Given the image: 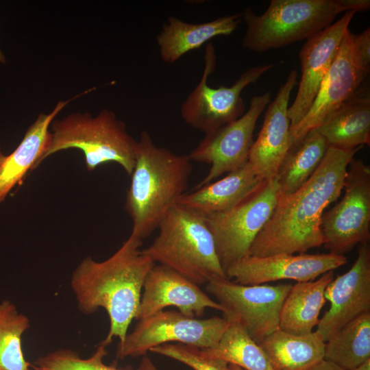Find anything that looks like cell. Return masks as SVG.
I'll return each mask as SVG.
<instances>
[{
	"label": "cell",
	"instance_id": "cell-1",
	"mask_svg": "<svg viewBox=\"0 0 370 370\" xmlns=\"http://www.w3.org/2000/svg\"><path fill=\"white\" fill-rule=\"evenodd\" d=\"M362 147H329L317 170L300 188L280 194L270 219L251 245L250 255L302 254L323 245V212L341 195L348 165Z\"/></svg>",
	"mask_w": 370,
	"mask_h": 370
},
{
	"label": "cell",
	"instance_id": "cell-2",
	"mask_svg": "<svg viewBox=\"0 0 370 370\" xmlns=\"http://www.w3.org/2000/svg\"><path fill=\"white\" fill-rule=\"evenodd\" d=\"M143 241L130 235L108 259L98 262L86 257L71 280L77 306L84 314L100 308L108 314L110 330L101 342L108 345L114 338L122 343L135 318L145 278L155 263L140 250Z\"/></svg>",
	"mask_w": 370,
	"mask_h": 370
},
{
	"label": "cell",
	"instance_id": "cell-3",
	"mask_svg": "<svg viewBox=\"0 0 370 370\" xmlns=\"http://www.w3.org/2000/svg\"><path fill=\"white\" fill-rule=\"evenodd\" d=\"M191 170L188 156L158 147L147 132H141L126 195L130 235L143 241L158 228L185 193Z\"/></svg>",
	"mask_w": 370,
	"mask_h": 370
},
{
	"label": "cell",
	"instance_id": "cell-4",
	"mask_svg": "<svg viewBox=\"0 0 370 370\" xmlns=\"http://www.w3.org/2000/svg\"><path fill=\"white\" fill-rule=\"evenodd\" d=\"M159 234L141 252L201 285L227 278L203 216L175 206L159 224Z\"/></svg>",
	"mask_w": 370,
	"mask_h": 370
},
{
	"label": "cell",
	"instance_id": "cell-5",
	"mask_svg": "<svg viewBox=\"0 0 370 370\" xmlns=\"http://www.w3.org/2000/svg\"><path fill=\"white\" fill-rule=\"evenodd\" d=\"M50 127V144L42 161L62 150L78 149L84 156L88 171L114 162L131 175L137 140L113 111L103 109L96 116L88 112H73L62 119L53 121Z\"/></svg>",
	"mask_w": 370,
	"mask_h": 370
},
{
	"label": "cell",
	"instance_id": "cell-6",
	"mask_svg": "<svg viewBox=\"0 0 370 370\" xmlns=\"http://www.w3.org/2000/svg\"><path fill=\"white\" fill-rule=\"evenodd\" d=\"M341 12L340 0H271L260 15L246 8L241 13L246 25L243 46L261 53L308 40Z\"/></svg>",
	"mask_w": 370,
	"mask_h": 370
},
{
	"label": "cell",
	"instance_id": "cell-7",
	"mask_svg": "<svg viewBox=\"0 0 370 370\" xmlns=\"http://www.w3.org/2000/svg\"><path fill=\"white\" fill-rule=\"evenodd\" d=\"M279 195L275 177L263 182L232 208L204 216L225 272L234 262L250 256L251 245L270 219Z\"/></svg>",
	"mask_w": 370,
	"mask_h": 370
},
{
	"label": "cell",
	"instance_id": "cell-8",
	"mask_svg": "<svg viewBox=\"0 0 370 370\" xmlns=\"http://www.w3.org/2000/svg\"><path fill=\"white\" fill-rule=\"evenodd\" d=\"M202 76L191 92L183 101L180 114L182 119L193 128L205 134L227 125L245 113L241 92L247 86L255 83L273 67V64L256 66L243 72L230 86L212 88L209 76L216 65V53L212 42L205 48Z\"/></svg>",
	"mask_w": 370,
	"mask_h": 370
},
{
	"label": "cell",
	"instance_id": "cell-9",
	"mask_svg": "<svg viewBox=\"0 0 370 370\" xmlns=\"http://www.w3.org/2000/svg\"><path fill=\"white\" fill-rule=\"evenodd\" d=\"M292 284L242 285L228 278L210 281L207 292L223 308V318L240 325L258 344L280 329V313Z\"/></svg>",
	"mask_w": 370,
	"mask_h": 370
},
{
	"label": "cell",
	"instance_id": "cell-10",
	"mask_svg": "<svg viewBox=\"0 0 370 370\" xmlns=\"http://www.w3.org/2000/svg\"><path fill=\"white\" fill-rule=\"evenodd\" d=\"M343 190L341 199L323 213L321 230L329 253L345 256L370 238V166L353 158Z\"/></svg>",
	"mask_w": 370,
	"mask_h": 370
},
{
	"label": "cell",
	"instance_id": "cell-11",
	"mask_svg": "<svg viewBox=\"0 0 370 370\" xmlns=\"http://www.w3.org/2000/svg\"><path fill=\"white\" fill-rule=\"evenodd\" d=\"M229 325L223 317L197 319L180 312L162 310L138 320L125 340L119 344L118 356L138 357L158 345L177 342L207 349L216 346Z\"/></svg>",
	"mask_w": 370,
	"mask_h": 370
},
{
	"label": "cell",
	"instance_id": "cell-12",
	"mask_svg": "<svg viewBox=\"0 0 370 370\" xmlns=\"http://www.w3.org/2000/svg\"><path fill=\"white\" fill-rule=\"evenodd\" d=\"M270 102L269 92L254 96L247 111L241 117L205 134L188 155L191 161L210 165L206 176L195 188L215 181L223 174L247 162L256 122Z\"/></svg>",
	"mask_w": 370,
	"mask_h": 370
},
{
	"label": "cell",
	"instance_id": "cell-13",
	"mask_svg": "<svg viewBox=\"0 0 370 370\" xmlns=\"http://www.w3.org/2000/svg\"><path fill=\"white\" fill-rule=\"evenodd\" d=\"M347 258L331 253L268 256H249L234 262L225 271L229 280L242 285H258L282 280L297 282L314 280L323 274L345 264Z\"/></svg>",
	"mask_w": 370,
	"mask_h": 370
},
{
	"label": "cell",
	"instance_id": "cell-14",
	"mask_svg": "<svg viewBox=\"0 0 370 370\" xmlns=\"http://www.w3.org/2000/svg\"><path fill=\"white\" fill-rule=\"evenodd\" d=\"M368 75L356 59L352 32L348 29L310 108L297 125L291 127V146L300 142L309 131L317 127L328 114L348 99Z\"/></svg>",
	"mask_w": 370,
	"mask_h": 370
},
{
	"label": "cell",
	"instance_id": "cell-15",
	"mask_svg": "<svg viewBox=\"0 0 370 370\" xmlns=\"http://www.w3.org/2000/svg\"><path fill=\"white\" fill-rule=\"evenodd\" d=\"M325 298L330 307L319 319L314 332L325 343L341 328L370 311V249L359 245L352 267L327 286Z\"/></svg>",
	"mask_w": 370,
	"mask_h": 370
},
{
	"label": "cell",
	"instance_id": "cell-16",
	"mask_svg": "<svg viewBox=\"0 0 370 370\" xmlns=\"http://www.w3.org/2000/svg\"><path fill=\"white\" fill-rule=\"evenodd\" d=\"M355 14L345 12L334 23L308 38L300 50L301 77L297 96L288 109L291 127L297 125L310 108Z\"/></svg>",
	"mask_w": 370,
	"mask_h": 370
},
{
	"label": "cell",
	"instance_id": "cell-17",
	"mask_svg": "<svg viewBox=\"0 0 370 370\" xmlns=\"http://www.w3.org/2000/svg\"><path fill=\"white\" fill-rule=\"evenodd\" d=\"M143 291L134 318L137 320L169 306H175L179 312L191 317H202L208 308L223 312V307L199 285L160 264H154L148 272Z\"/></svg>",
	"mask_w": 370,
	"mask_h": 370
},
{
	"label": "cell",
	"instance_id": "cell-18",
	"mask_svg": "<svg viewBox=\"0 0 370 370\" xmlns=\"http://www.w3.org/2000/svg\"><path fill=\"white\" fill-rule=\"evenodd\" d=\"M297 83V72L292 70L274 100L267 106L261 130L251 147L247 162L263 181L276 177L292 145L288 109L291 92Z\"/></svg>",
	"mask_w": 370,
	"mask_h": 370
},
{
	"label": "cell",
	"instance_id": "cell-19",
	"mask_svg": "<svg viewBox=\"0 0 370 370\" xmlns=\"http://www.w3.org/2000/svg\"><path fill=\"white\" fill-rule=\"evenodd\" d=\"M95 89V88H93ZM93 88L75 95L69 99L58 101L48 114L40 113L28 127L21 142L0 163V203L12 188L21 184L27 173L42 162L51 140L49 127L54 118L71 101L91 92Z\"/></svg>",
	"mask_w": 370,
	"mask_h": 370
},
{
	"label": "cell",
	"instance_id": "cell-20",
	"mask_svg": "<svg viewBox=\"0 0 370 370\" xmlns=\"http://www.w3.org/2000/svg\"><path fill=\"white\" fill-rule=\"evenodd\" d=\"M263 182L247 162L224 177L184 193L177 205L203 217L223 212L239 204Z\"/></svg>",
	"mask_w": 370,
	"mask_h": 370
},
{
	"label": "cell",
	"instance_id": "cell-21",
	"mask_svg": "<svg viewBox=\"0 0 370 370\" xmlns=\"http://www.w3.org/2000/svg\"><path fill=\"white\" fill-rule=\"evenodd\" d=\"M316 129L329 147L352 150L370 145V94L360 87Z\"/></svg>",
	"mask_w": 370,
	"mask_h": 370
},
{
	"label": "cell",
	"instance_id": "cell-22",
	"mask_svg": "<svg viewBox=\"0 0 370 370\" xmlns=\"http://www.w3.org/2000/svg\"><path fill=\"white\" fill-rule=\"evenodd\" d=\"M241 21V13L200 23H187L175 16H169L156 36L161 59L167 64L174 63L212 38L231 34Z\"/></svg>",
	"mask_w": 370,
	"mask_h": 370
},
{
	"label": "cell",
	"instance_id": "cell-23",
	"mask_svg": "<svg viewBox=\"0 0 370 370\" xmlns=\"http://www.w3.org/2000/svg\"><path fill=\"white\" fill-rule=\"evenodd\" d=\"M333 279L334 271H330L317 280L292 285L281 308L280 329L298 335L311 333L326 301L325 288Z\"/></svg>",
	"mask_w": 370,
	"mask_h": 370
},
{
	"label": "cell",
	"instance_id": "cell-24",
	"mask_svg": "<svg viewBox=\"0 0 370 370\" xmlns=\"http://www.w3.org/2000/svg\"><path fill=\"white\" fill-rule=\"evenodd\" d=\"M325 344L314 332L298 335L280 329L259 343L273 370H310L323 360Z\"/></svg>",
	"mask_w": 370,
	"mask_h": 370
},
{
	"label": "cell",
	"instance_id": "cell-25",
	"mask_svg": "<svg viewBox=\"0 0 370 370\" xmlns=\"http://www.w3.org/2000/svg\"><path fill=\"white\" fill-rule=\"evenodd\" d=\"M328 147L327 141L316 129L291 146L275 177L280 194L288 195L300 188L317 170Z\"/></svg>",
	"mask_w": 370,
	"mask_h": 370
},
{
	"label": "cell",
	"instance_id": "cell-26",
	"mask_svg": "<svg viewBox=\"0 0 370 370\" xmlns=\"http://www.w3.org/2000/svg\"><path fill=\"white\" fill-rule=\"evenodd\" d=\"M323 360L352 370L370 360V311L349 321L325 344Z\"/></svg>",
	"mask_w": 370,
	"mask_h": 370
},
{
	"label": "cell",
	"instance_id": "cell-27",
	"mask_svg": "<svg viewBox=\"0 0 370 370\" xmlns=\"http://www.w3.org/2000/svg\"><path fill=\"white\" fill-rule=\"evenodd\" d=\"M200 351L206 357L235 365L244 370H273L260 345L235 322H229L216 346Z\"/></svg>",
	"mask_w": 370,
	"mask_h": 370
},
{
	"label": "cell",
	"instance_id": "cell-28",
	"mask_svg": "<svg viewBox=\"0 0 370 370\" xmlns=\"http://www.w3.org/2000/svg\"><path fill=\"white\" fill-rule=\"evenodd\" d=\"M27 316L8 300L0 303V370H29L21 347L23 333L29 328Z\"/></svg>",
	"mask_w": 370,
	"mask_h": 370
},
{
	"label": "cell",
	"instance_id": "cell-29",
	"mask_svg": "<svg viewBox=\"0 0 370 370\" xmlns=\"http://www.w3.org/2000/svg\"><path fill=\"white\" fill-rule=\"evenodd\" d=\"M106 347L101 343L88 358H81L71 349L56 350L38 358L30 366L34 370H130L106 365L103 358L107 354Z\"/></svg>",
	"mask_w": 370,
	"mask_h": 370
},
{
	"label": "cell",
	"instance_id": "cell-30",
	"mask_svg": "<svg viewBox=\"0 0 370 370\" xmlns=\"http://www.w3.org/2000/svg\"><path fill=\"white\" fill-rule=\"evenodd\" d=\"M149 352L176 360L194 370H227L228 363L203 356L200 349L182 343H165L151 348Z\"/></svg>",
	"mask_w": 370,
	"mask_h": 370
},
{
	"label": "cell",
	"instance_id": "cell-31",
	"mask_svg": "<svg viewBox=\"0 0 370 370\" xmlns=\"http://www.w3.org/2000/svg\"><path fill=\"white\" fill-rule=\"evenodd\" d=\"M352 42L356 59L360 67L367 73L370 70V29L369 27L359 34L352 33Z\"/></svg>",
	"mask_w": 370,
	"mask_h": 370
},
{
	"label": "cell",
	"instance_id": "cell-32",
	"mask_svg": "<svg viewBox=\"0 0 370 370\" xmlns=\"http://www.w3.org/2000/svg\"><path fill=\"white\" fill-rule=\"evenodd\" d=\"M344 12H362L366 11L370 8L369 0H340Z\"/></svg>",
	"mask_w": 370,
	"mask_h": 370
},
{
	"label": "cell",
	"instance_id": "cell-33",
	"mask_svg": "<svg viewBox=\"0 0 370 370\" xmlns=\"http://www.w3.org/2000/svg\"><path fill=\"white\" fill-rule=\"evenodd\" d=\"M310 370H343L336 365L325 360H321Z\"/></svg>",
	"mask_w": 370,
	"mask_h": 370
},
{
	"label": "cell",
	"instance_id": "cell-34",
	"mask_svg": "<svg viewBox=\"0 0 370 370\" xmlns=\"http://www.w3.org/2000/svg\"><path fill=\"white\" fill-rule=\"evenodd\" d=\"M135 370H158L153 362L146 355L143 356L140 363Z\"/></svg>",
	"mask_w": 370,
	"mask_h": 370
},
{
	"label": "cell",
	"instance_id": "cell-35",
	"mask_svg": "<svg viewBox=\"0 0 370 370\" xmlns=\"http://www.w3.org/2000/svg\"><path fill=\"white\" fill-rule=\"evenodd\" d=\"M352 370H370V360Z\"/></svg>",
	"mask_w": 370,
	"mask_h": 370
},
{
	"label": "cell",
	"instance_id": "cell-36",
	"mask_svg": "<svg viewBox=\"0 0 370 370\" xmlns=\"http://www.w3.org/2000/svg\"><path fill=\"white\" fill-rule=\"evenodd\" d=\"M227 370H244L242 368L233 365V364H228L227 365Z\"/></svg>",
	"mask_w": 370,
	"mask_h": 370
},
{
	"label": "cell",
	"instance_id": "cell-37",
	"mask_svg": "<svg viewBox=\"0 0 370 370\" xmlns=\"http://www.w3.org/2000/svg\"><path fill=\"white\" fill-rule=\"evenodd\" d=\"M5 62V58L3 52L0 50V63L4 64Z\"/></svg>",
	"mask_w": 370,
	"mask_h": 370
},
{
	"label": "cell",
	"instance_id": "cell-38",
	"mask_svg": "<svg viewBox=\"0 0 370 370\" xmlns=\"http://www.w3.org/2000/svg\"><path fill=\"white\" fill-rule=\"evenodd\" d=\"M5 156H4L2 152L1 151V148H0V163L2 162V160L4 159Z\"/></svg>",
	"mask_w": 370,
	"mask_h": 370
},
{
	"label": "cell",
	"instance_id": "cell-39",
	"mask_svg": "<svg viewBox=\"0 0 370 370\" xmlns=\"http://www.w3.org/2000/svg\"><path fill=\"white\" fill-rule=\"evenodd\" d=\"M29 370H32V369H29Z\"/></svg>",
	"mask_w": 370,
	"mask_h": 370
}]
</instances>
